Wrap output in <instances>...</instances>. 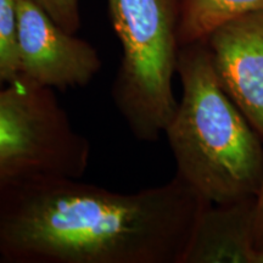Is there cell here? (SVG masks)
<instances>
[{"label":"cell","instance_id":"1","mask_svg":"<svg viewBox=\"0 0 263 263\" xmlns=\"http://www.w3.org/2000/svg\"><path fill=\"white\" fill-rule=\"evenodd\" d=\"M207 203L178 176L134 193L41 177L0 197V262L182 263Z\"/></svg>","mask_w":263,"mask_h":263},{"label":"cell","instance_id":"2","mask_svg":"<svg viewBox=\"0 0 263 263\" xmlns=\"http://www.w3.org/2000/svg\"><path fill=\"white\" fill-rule=\"evenodd\" d=\"M182 97L164 134L180 179L211 203L257 196L263 141L219 83L205 42L182 47Z\"/></svg>","mask_w":263,"mask_h":263},{"label":"cell","instance_id":"3","mask_svg":"<svg viewBox=\"0 0 263 263\" xmlns=\"http://www.w3.org/2000/svg\"><path fill=\"white\" fill-rule=\"evenodd\" d=\"M122 48L114 104L130 133L156 141L177 108L173 78L179 57L182 0H106Z\"/></svg>","mask_w":263,"mask_h":263},{"label":"cell","instance_id":"4","mask_svg":"<svg viewBox=\"0 0 263 263\" xmlns=\"http://www.w3.org/2000/svg\"><path fill=\"white\" fill-rule=\"evenodd\" d=\"M89 160L55 90L22 76L0 88V197L41 177L82 178Z\"/></svg>","mask_w":263,"mask_h":263},{"label":"cell","instance_id":"5","mask_svg":"<svg viewBox=\"0 0 263 263\" xmlns=\"http://www.w3.org/2000/svg\"><path fill=\"white\" fill-rule=\"evenodd\" d=\"M20 76L52 90L85 87L101 70L89 42L67 32L34 0H18Z\"/></svg>","mask_w":263,"mask_h":263},{"label":"cell","instance_id":"6","mask_svg":"<svg viewBox=\"0 0 263 263\" xmlns=\"http://www.w3.org/2000/svg\"><path fill=\"white\" fill-rule=\"evenodd\" d=\"M203 42L223 89L263 141V10L227 22Z\"/></svg>","mask_w":263,"mask_h":263},{"label":"cell","instance_id":"7","mask_svg":"<svg viewBox=\"0 0 263 263\" xmlns=\"http://www.w3.org/2000/svg\"><path fill=\"white\" fill-rule=\"evenodd\" d=\"M256 196L207 203L194 227L182 263H255Z\"/></svg>","mask_w":263,"mask_h":263},{"label":"cell","instance_id":"8","mask_svg":"<svg viewBox=\"0 0 263 263\" xmlns=\"http://www.w3.org/2000/svg\"><path fill=\"white\" fill-rule=\"evenodd\" d=\"M263 10V0H182L178 39L180 48L206 41L227 22Z\"/></svg>","mask_w":263,"mask_h":263},{"label":"cell","instance_id":"9","mask_svg":"<svg viewBox=\"0 0 263 263\" xmlns=\"http://www.w3.org/2000/svg\"><path fill=\"white\" fill-rule=\"evenodd\" d=\"M18 77V0H0V88Z\"/></svg>","mask_w":263,"mask_h":263},{"label":"cell","instance_id":"10","mask_svg":"<svg viewBox=\"0 0 263 263\" xmlns=\"http://www.w3.org/2000/svg\"><path fill=\"white\" fill-rule=\"evenodd\" d=\"M50 17L67 32L80 29V0H34Z\"/></svg>","mask_w":263,"mask_h":263},{"label":"cell","instance_id":"11","mask_svg":"<svg viewBox=\"0 0 263 263\" xmlns=\"http://www.w3.org/2000/svg\"><path fill=\"white\" fill-rule=\"evenodd\" d=\"M256 249H263V182L256 196V224H255Z\"/></svg>","mask_w":263,"mask_h":263},{"label":"cell","instance_id":"12","mask_svg":"<svg viewBox=\"0 0 263 263\" xmlns=\"http://www.w3.org/2000/svg\"><path fill=\"white\" fill-rule=\"evenodd\" d=\"M255 263H263V249L257 250L255 257Z\"/></svg>","mask_w":263,"mask_h":263}]
</instances>
